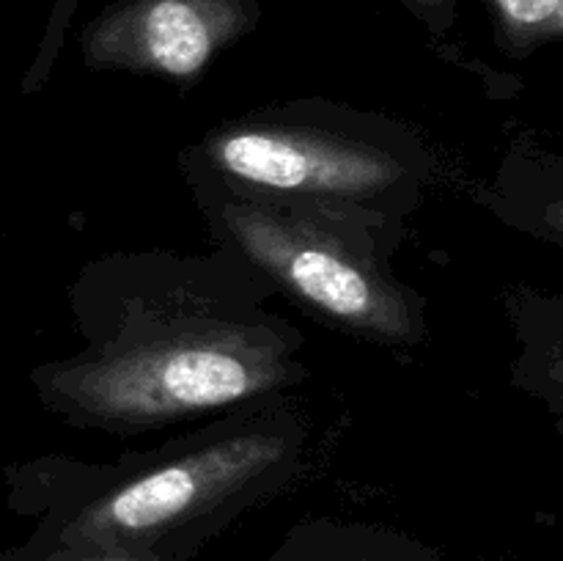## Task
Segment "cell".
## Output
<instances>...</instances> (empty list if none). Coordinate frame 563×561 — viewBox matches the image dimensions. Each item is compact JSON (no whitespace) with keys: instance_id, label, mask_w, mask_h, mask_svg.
Returning a JSON list of instances; mask_svg holds the SVG:
<instances>
[{"instance_id":"1","label":"cell","mask_w":563,"mask_h":561,"mask_svg":"<svg viewBox=\"0 0 563 561\" xmlns=\"http://www.w3.org/2000/svg\"><path fill=\"white\" fill-rule=\"evenodd\" d=\"M280 361L236 330H187L108 352L71 374L69 394L86 413L113 421H154L212 410L273 388Z\"/></svg>"},{"instance_id":"2","label":"cell","mask_w":563,"mask_h":561,"mask_svg":"<svg viewBox=\"0 0 563 561\" xmlns=\"http://www.w3.org/2000/svg\"><path fill=\"white\" fill-rule=\"evenodd\" d=\"M280 460L267 435H240L154 468L88 506L71 542L88 550H137L245 493Z\"/></svg>"},{"instance_id":"3","label":"cell","mask_w":563,"mask_h":561,"mask_svg":"<svg viewBox=\"0 0 563 561\" xmlns=\"http://www.w3.org/2000/svg\"><path fill=\"white\" fill-rule=\"evenodd\" d=\"M225 220L242 251L308 306L350 328L399 336L407 308L388 280L308 220L258 204H231Z\"/></svg>"},{"instance_id":"4","label":"cell","mask_w":563,"mask_h":561,"mask_svg":"<svg viewBox=\"0 0 563 561\" xmlns=\"http://www.w3.org/2000/svg\"><path fill=\"white\" fill-rule=\"evenodd\" d=\"M212 157L240 185L269 193L366 198L401 179V165L377 148L275 127L223 132Z\"/></svg>"},{"instance_id":"5","label":"cell","mask_w":563,"mask_h":561,"mask_svg":"<svg viewBox=\"0 0 563 561\" xmlns=\"http://www.w3.org/2000/svg\"><path fill=\"white\" fill-rule=\"evenodd\" d=\"M251 22V0H124L91 22L86 50L97 64L187 80Z\"/></svg>"},{"instance_id":"6","label":"cell","mask_w":563,"mask_h":561,"mask_svg":"<svg viewBox=\"0 0 563 561\" xmlns=\"http://www.w3.org/2000/svg\"><path fill=\"white\" fill-rule=\"evenodd\" d=\"M506 38L526 44L559 38L563 31V0H489Z\"/></svg>"},{"instance_id":"7","label":"cell","mask_w":563,"mask_h":561,"mask_svg":"<svg viewBox=\"0 0 563 561\" xmlns=\"http://www.w3.org/2000/svg\"><path fill=\"white\" fill-rule=\"evenodd\" d=\"M91 561H148L137 556L135 550H93Z\"/></svg>"},{"instance_id":"8","label":"cell","mask_w":563,"mask_h":561,"mask_svg":"<svg viewBox=\"0 0 563 561\" xmlns=\"http://www.w3.org/2000/svg\"><path fill=\"white\" fill-rule=\"evenodd\" d=\"M410 6H416V9H421L423 14H443V11H449L451 6L456 3V0H407Z\"/></svg>"}]
</instances>
